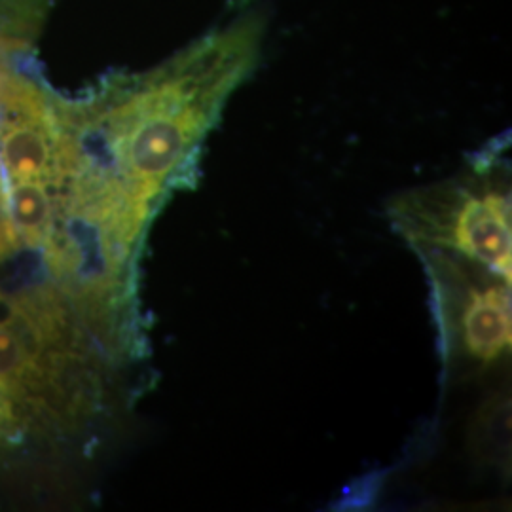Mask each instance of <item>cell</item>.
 <instances>
[{
	"label": "cell",
	"mask_w": 512,
	"mask_h": 512,
	"mask_svg": "<svg viewBox=\"0 0 512 512\" xmlns=\"http://www.w3.org/2000/svg\"><path fill=\"white\" fill-rule=\"evenodd\" d=\"M14 393L8 389V385L0 380V429L8 427L14 421Z\"/></svg>",
	"instance_id": "52a82bcc"
},
{
	"label": "cell",
	"mask_w": 512,
	"mask_h": 512,
	"mask_svg": "<svg viewBox=\"0 0 512 512\" xmlns=\"http://www.w3.org/2000/svg\"><path fill=\"white\" fill-rule=\"evenodd\" d=\"M427 264L448 363L486 370L511 353V283L488 268L446 253H420Z\"/></svg>",
	"instance_id": "7a4b0ae2"
},
{
	"label": "cell",
	"mask_w": 512,
	"mask_h": 512,
	"mask_svg": "<svg viewBox=\"0 0 512 512\" xmlns=\"http://www.w3.org/2000/svg\"><path fill=\"white\" fill-rule=\"evenodd\" d=\"M8 215L16 236L37 247L52 234L54 202L48 181H12L8 188Z\"/></svg>",
	"instance_id": "277c9868"
},
{
	"label": "cell",
	"mask_w": 512,
	"mask_h": 512,
	"mask_svg": "<svg viewBox=\"0 0 512 512\" xmlns=\"http://www.w3.org/2000/svg\"><path fill=\"white\" fill-rule=\"evenodd\" d=\"M389 219L418 253L475 262L511 283V188L492 171L410 190Z\"/></svg>",
	"instance_id": "6da1fadb"
},
{
	"label": "cell",
	"mask_w": 512,
	"mask_h": 512,
	"mask_svg": "<svg viewBox=\"0 0 512 512\" xmlns=\"http://www.w3.org/2000/svg\"><path fill=\"white\" fill-rule=\"evenodd\" d=\"M0 162L12 181H61L59 109L10 118L0 131Z\"/></svg>",
	"instance_id": "3957f363"
},
{
	"label": "cell",
	"mask_w": 512,
	"mask_h": 512,
	"mask_svg": "<svg viewBox=\"0 0 512 512\" xmlns=\"http://www.w3.org/2000/svg\"><path fill=\"white\" fill-rule=\"evenodd\" d=\"M40 368L23 348L18 334L10 327H0V380L16 395L33 384Z\"/></svg>",
	"instance_id": "8992f818"
},
{
	"label": "cell",
	"mask_w": 512,
	"mask_h": 512,
	"mask_svg": "<svg viewBox=\"0 0 512 512\" xmlns=\"http://www.w3.org/2000/svg\"><path fill=\"white\" fill-rule=\"evenodd\" d=\"M50 0H0V55L29 50Z\"/></svg>",
	"instance_id": "5b68a950"
},
{
	"label": "cell",
	"mask_w": 512,
	"mask_h": 512,
	"mask_svg": "<svg viewBox=\"0 0 512 512\" xmlns=\"http://www.w3.org/2000/svg\"><path fill=\"white\" fill-rule=\"evenodd\" d=\"M10 234H12V228H10V226H8V224H6V226H4V230H2V232H0V247H2V243H4V239L8 238V236H10Z\"/></svg>",
	"instance_id": "ba28073f"
}]
</instances>
